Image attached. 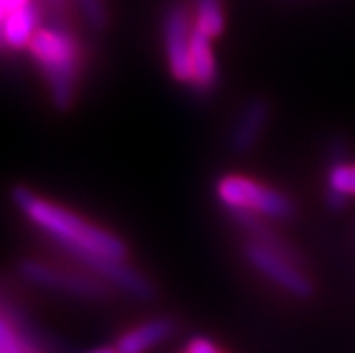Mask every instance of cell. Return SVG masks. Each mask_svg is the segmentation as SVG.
Masks as SVG:
<instances>
[{
    "label": "cell",
    "instance_id": "obj_3",
    "mask_svg": "<svg viewBox=\"0 0 355 353\" xmlns=\"http://www.w3.org/2000/svg\"><path fill=\"white\" fill-rule=\"evenodd\" d=\"M242 233L240 255L252 273L293 300L309 301L314 298L315 285L306 270L305 258L282 236L276 224L254 220Z\"/></svg>",
    "mask_w": 355,
    "mask_h": 353
},
{
    "label": "cell",
    "instance_id": "obj_13",
    "mask_svg": "<svg viewBox=\"0 0 355 353\" xmlns=\"http://www.w3.org/2000/svg\"><path fill=\"white\" fill-rule=\"evenodd\" d=\"M195 26L211 40H218L225 31L224 0H189Z\"/></svg>",
    "mask_w": 355,
    "mask_h": 353
},
{
    "label": "cell",
    "instance_id": "obj_18",
    "mask_svg": "<svg viewBox=\"0 0 355 353\" xmlns=\"http://www.w3.org/2000/svg\"><path fill=\"white\" fill-rule=\"evenodd\" d=\"M85 353H117V352L114 350V346H101V348L90 350V352H85Z\"/></svg>",
    "mask_w": 355,
    "mask_h": 353
},
{
    "label": "cell",
    "instance_id": "obj_12",
    "mask_svg": "<svg viewBox=\"0 0 355 353\" xmlns=\"http://www.w3.org/2000/svg\"><path fill=\"white\" fill-rule=\"evenodd\" d=\"M42 15H44V9L38 0H29L27 4L15 9L2 26L4 51H9V53L27 51L29 42L42 27Z\"/></svg>",
    "mask_w": 355,
    "mask_h": 353
},
{
    "label": "cell",
    "instance_id": "obj_15",
    "mask_svg": "<svg viewBox=\"0 0 355 353\" xmlns=\"http://www.w3.org/2000/svg\"><path fill=\"white\" fill-rule=\"evenodd\" d=\"M44 9V15L54 24H69L74 2L72 0H38Z\"/></svg>",
    "mask_w": 355,
    "mask_h": 353
},
{
    "label": "cell",
    "instance_id": "obj_6",
    "mask_svg": "<svg viewBox=\"0 0 355 353\" xmlns=\"http://www.w3.org/2000/svg\"><path fill=\"white\" fill-rule=\"evenodd\" d=\"M195 18L189 0H168L161 13V47L170 78L177 85L189 87L191 74V38Z\"/></svg>",
    "mask_w": 355,
    "mask_h": 353
},
{
    "label": "cell",
    "instance_id": "obj_14",
    "mask_svg": "<svg viewBox=\"0 0 355 353\" xmlns=\"http://www.w3.org/2000/svg\"><path fill=\"white\" fill-rule=\"evenodd\" d=\"M78 17L92 35L105 33L108 27L107 0H72Z\"/></svg>",
    "mask_w": 355,
    "mask_h": 353
},
{
    "label": "cell",
    "instance_id": "obj_9",
    "mask_svg": "<svg viewBox=\"0 0 355 353\" xmlns=\"http://www.w3.org/2000/svg\"><path fill=\"white\" fill-rule=\"evenodd\" d=\"M177 321L168 316H153L123 330L114 341L117 353H150L166 345L177 334Z\"/></svg>",
    "mask_w": 355,
    "mask_h": 353
},
{
    "label": "cell",
    "instance_id": "obj_11",
    "mask_svg": "<svg viewBox=\"0 0 355 353\" xmlns=\"http://www.w3.org/2000/svg\"><path fill=\"white\" fill-rule=\"evenodd\" d=\"M324 182V202L330 209H345L348 200L355 198V162L348 161L339 146L332 150Z\"/></svg>",
    "mask_w": 355,
    "mask_h": 353
},
{
    "label": "cell",
    "instance_id": "obj_8",
    "mask_svg": "<svg viewBox=\"0 0 355 353\" xmlns=\"http://www.w3.org/2000/svg\"><path fill=\"white\" fill-rule=\"evenodd\" d=\"M0 353H49L40 332L4 294H0Z\"/></svg>",
    "mask_w": 355,
    "mask_h": 353
},
{
    "label": "cell",
    "instance_id": "obj_1",
    "mask_svg": "<svg viewBox=\"0 0 355 353\" xmlns=\"http://www.w3.org/2000/svg\"><path fill=\"white\" fill-rule=\"evenodd\" d=\"M11 202L72 264L94 274L114 292H121L135 301L155 300L153 282L128 261V246L112 229L96 224L27 186H15Z\"/></svg>",
    "mask_w": 355,
    "mask_h": 353
},
{
    "label": "cell",
    "instance_id": "obj_7",
    "mask_svg": "<svg viewBox=\"0 0 355 353\" xmlns=\"http://www.w3.org/2000/svg\"><path fill=\"white\" fill-rule=\"evenodd\" d=\"M272 116V105L266 96H254L248 99L236 110L230 130L227 148L236 157L251 155L261 143Z\"/></svg>",
    "mask_w": 355,
    "mask_h": 353
},
{
    "label": "cell",
    "instance_id": "obj_2",
    "mask_svg": "<svg viewBox=\"0 0 355 353\" xmlns=\"http://www.w3.org/2000/svg\"><path fill=\"white\" fill-rule=\"evenodd\" d=\"M27 54L44 81L54 110H71L85 71V49L71 24H42L27 45Z\"/></svg>",
    "mask_w": 355,
    "mask_h": 353
},
{
    "label": "cell",
    "instance_id": "obj_4",
    "mask_svg": "<svg viewBox=\"0 0 355 353\" xmlns=\"http://www.w3.org/2000/svg\"><path fill=\"white\" fill-rule=\"evenodd\" d=\"M215 198L225 216H258L282 224L296 216V202L284 189L243 173H224L215 182Z\"/></svg>",
    "mask_w": 355,
    "mask_h": 353
},
{
    "label": "cell",
    "instance_id": "obj_10",
    "mask_svg": "<svg viewBox=\"0 0 355 353\" xmlns=\"http://www.w3.org/2000/svg\"><path fill=\"white\" fill-rule=\"evenodd\" d=\"M209 36L195 26L191 38V74L188 90L198 98H207L220 83V67L216 60L215 47Z\"/></svg>",
    "mask_w": 355,
    "mask_h": 353
},
{
    "label": "cell",
    "instance_id": "obj_16",
    "mask_svg": "<svg viewBox=\"0 0 355 353\" xmlns=\"http://www.w3.org/2000/svg\"><path fill=\"white\" fill-rule=\"evenodd\" d=\"M180 353H227L216 341L206 336H193L186 341Z\"/></svg>",
    "mask_w": 355,
    "mask_h": 353
},
{
    "label": "cell",
    "instance_id": "obj_17",
    "mask_svg": "<svg viewBox=\"0 0 355 353\" xmlns=\"http://www.w3.org/2000/svg\"><path fill=\"white\" fill-rule=\"evenodd\" d=\"M27 2L29 0H0V51H4V45H2V26H4L6 18L13 13L15 9L27 4Z\"/></svg>",
    "mask_w": 355,
    "mask_h": 353
},
{
    "label": "cell",
    "instance_id": "obj_5",
    "mask_svg": "<svg viewBox=\"0 0 355 353\" xmlns=\"http://www.w3.org/2000/svg\"><path fill=\"white\" fill-rule=\"evenodd\" d=\"M17 274L20 279L35 289L85 301V303H103L114 294L107 283L76 264L67 267V265L27 256L18 261Z\"/></svg>",
    "mask_w": 355,
    "mask_h": 353
}]
</instances>
